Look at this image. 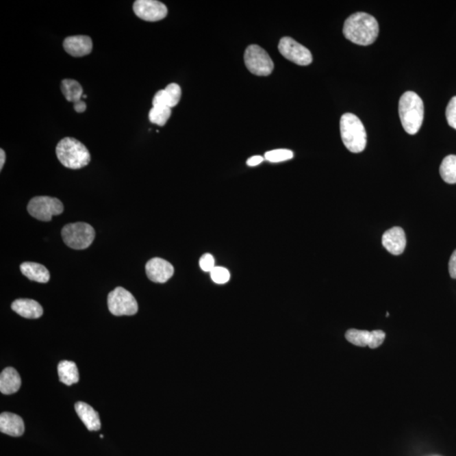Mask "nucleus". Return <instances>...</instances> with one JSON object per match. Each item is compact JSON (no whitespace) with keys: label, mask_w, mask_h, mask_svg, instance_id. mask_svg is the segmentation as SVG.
Returning a JSON list of instances; mask_svg holds the SVG:
<instances>
[{"label":"nucleus","mask_w":456,"mask_h":456,"mask_svg":"<svg viewBox=\"0 0 456 456\" xmlns=\"http://www.w3.org/2000/svg\"><path fill=\"white\" fill-rule=\"evenodd\" d=\"M293 157V152L287 149H278L267 151L265 159L268 162L277 164V162L290 160Z\"/></svg>","instance_id":"25"},{"label":"nucleus","mask_w":456,"mask_h":456,"mask_svg":"<svg viewBox=\"0 0 456 456\" xmlns=\"http://www.w3.org/2000/svg\"><path fill=\"white\" fill-rule=\"evenodd\" d=\"M95 230L85 223L68 224L62 229V238L64 244L73 249H86L92 245L95 238Z\"/></svg>","instance_id":"5"},{"label":"nucleus","mask_w":456,"mask_h":456,"mask_svg":"<svg viewBox=\"0 0 456 456\" xmlns=\"http://www.w3.org/2000/svg\"><path fill=\"white\" fill-rule=\"evenodd\" d=\"M278 49L282 56L292 63L302 66L312 63L313 56L310 51L292 38H282L279 42Z\"/></svg>","instance_id":"9"},{"label":"nucleus","mask_w":456,"mask_h":456,"mask_svg":"<svg viewBox=\"0 0 456 456\" xmlns=\"http://www.w3.org/2000/svg\"><path fill=\"white\" fill-rule=\"evenodd\" d=\"M61 90L65 99L71 103L77 104L81 101L83 97V88L78 81L72 79H64L61 82Z\"/></svg>","instance_id":"22"},{"label":"nucleus","mask_w":456,"mask_h":456,"mask_svg":"<svg viewBox=\"0 0 456 456\" xmlns=\"http://www.w3.org/2000/svg\"><path fill=\"white\" fill-rule=\"evenodd\" d=\"M448 273H450L451 277L456 280V249L452 253L450 262H448Z\"/></svg>","instance_id":"29"},{"label":"nucleus","mask_w":456,"mask_h":456,"mask_svg":"<svg viewBox=\"0 0 456 456\" xmlns=\"http://www.w3.org/2000/svg\"><path fill=\"white\" fill-rule=\"evenodd\" d=\"M21 379L19 372L12 367L3 369L0 375V392L3 394L16 393L20 390Z\"/></svg>","instance_id":"19"},{"label":"nucleus","mask_w":456,"mask_h":456,"mask_svg":"<svg viewBox=\"0 0 456 456\" xmlns=\"http://www.w3.org/2000/svg\"><path fill=\"white\" fill-rule=\"evenodd\" d=\"M440 173L445 183H456V155H450L441 164Z\"/></svg>","instance_id":"23"},{"label":"nucleus","mask_w":456,"mask_h":456,"mask_svg":"<svg viewBox=\"0 0 456 456\" xmlns=\"http://www.w3.org/2000/svg\"><path fill=\"white\" fill-rule=\"evenodd\" d=\"M211 277L216 284H225L230 280V273L226 268L216 266L211 273Z\"/></svg>","instance_id":"26"},{"label":"nucleus","mask_w":456,"mask_h":456,"mask_svg":"<svg viewBox=\"0 0 456 456\" xmlns=\"http://www.w3.org/2000/svg\"><path fill=\"white\" fill-rule=\"evenodd\" d=\"M172 108L166 107H152L149 113V119L152 124L164 126L172 114Z\"/></svg>","instance_id":"24"},{"label":"nucleus","mask_w":456,"mask_h":456,"mask_svg":"<svg viewBox=\"0 0 456 456\" xmlns=\"http://www.w3.org/2000/svg\"><path fill=\"white\" fill-rule=\"evenodd\" d=\"M74 108L75 112H77V113H84V112L86 110V104L85 101H79V103L75 104L74 105Z\"/></svg>","instance_id":"31"},{"label":"nucleus","mask_w":456,"mask_h":456,"mask_svg":"<svg viewBox=\"0 0 456 456\" xmlns=\"http://www.w3.org/2000/svg\"><path fill=\"white\" fill-rule=\"evenodd\" d=\"M64 49L70 55L81 58L92 53V40L88 36H71L64 39Z\"/></svg>","instance_id":"14"},{"label":"nucleus","mask_w":456,"mask_h":456,"mask_svg":"<svg viewBox=\"0 0 456 456\" xmlns=\"http://www.w3.org/2000/svg\"><path fill=\"white\" fill-rule=\"evenodd\" d=\"M133 10L140 19L152 23L168 16V8L164 3L155 0H137L134 3Z\"/></svg>","instance_id":"10"},{"label":"nucleus","mask_w":456,"mask_h":456,"mask_svg":"<svg viewBox=\"0 0 456 456\" xmlns=\"http://www.w3.org/2000/svg\"><path fill=\"white\" fill-rule=\"evenodd\" d=\"M29 214L42 222H49L53 216L62 214L64 205L59 199L49 197H38L29 202Z\"/></svg>","instance_id":"8"},{"label":"nucleus","mask_w":456,"mask_h":456,"mask_svg":"<svg viewBox=\"0 0 456 456\" xmlns=\"http://www.w3.org/2000/svg\"><path fill=\"white\" fill-rule=\"evenodd\" d=\"M399 114L405 131L409 135H416L421 129L425 117L423 101L417 93L407 92L401 96Z\"/></svg>","instance_id":"2"},{"label":"nucleus","mask_w":456,"mask_h":456,"mask_svg":"<svg viewBox=\"0 0 456 456\" xmlns=\"http://www.w3.org/2000/svg\"><path fill=\"white\" fill-rule=\"evenodd\" d=\"M78 417L89 431H99L101 429L99 415L90 405L82 401L75 405Z\"/></svg>","instance_id":"18"},{"label":"nucleus","mask_w":456,"mask_h":456,"mask_svg":"<svg viewBox=\"0 0 456 456\" xmlns=\"http://www.w3.org/2000/svg\"><path fill=\"white\" fill-rule=\"evenodd\" d=\"M437 456V455H436Z\"/></svg>","instance_id":"33"},{"label":"nucleus","mask_w":456,"mask_h":456,"mask_svg":"<svg viewBox=\"0 0 456 456\" xmlns=\"http://www.w3.org/2000/svg\"><path fill=\"white\" fill-rule=\"evenodd\" d=\"M379 23L371 14L357 12L347 18L344 23L343 34L355 45L368 46L376 41Z\"/></svg>","instance_id":"1"},{"label":"nucleus","mask_w":456,"mask_h":456,"mask_svg":"<svg viewBox=\"0 0 456 456\" xmlns=\"http://www.w3.org/2000/svg\"><path fill=\"white\" fill-rule=\"evenodd\" d=\"M21 273L29 280L47 283L50 280V273L48 269L41 264L35 262H24L21 266Z\"/></svg>","instance_id":"20"},{"label":"nucleus","mask_w":456,"mask_h":456,"mask_svg":"<svg viewBox=\"0 0 456 456\" xmlns=\"http://www.w3.org/2000/svg\"><path fill=\"white\" fill-rule=\"evenodd\" d=\"M200 266L205 273H211L216 267L214 257L211 253H205L200 259Z\"/></svg>","instance_id":"28"},{"label":"nucleus","mask_w":456,"mask_h":456,"mask_svg":"<svg viewBox=\"0 0 456 456\" xmlns=\"http://www.w3.org/2000/svg\"><path fill=\"white\" fill-rule=\"evenodd\" d=\"M341 136L344 146L353 153H360L367 144V134L364 125L353 114L342 116L340 122Z\"/></svg>","instance_id":"4"},{"label":"nucleus","mask_w":456,"mask_h":456,"mask_svg":"<svg viewBox=\"0 0 456 456\" xmlns=\"http://www.w3.org/2000/svg\"><path fill=\"white\" fill-rule=\"evenodd\" d=\"M446 118L448 125L456 129V97L451 99L446 108Z\"/></svg>","instance_id":"27"},{"label":"nucleus","mask_w":456,"mask_h":456,"mask_svg":"<svg viewBox=\"0 0 456 456\" xmlns=\"http://www.w3.org/2000/svg\"><path fill=\"white\" fill-rule=\"evenodd\" d=\"M58 374H59L60 381L68 386L79 382V371L74 362L61 361L58 365Z\"/></svg>","instance_id":"21"},{"label":"nucleus","mask_w":456,"mask_h":456,"mask_svg":"<svg viewBox=\"0 0 456 456\" xmlns=\"http://www.w3.org/2000/svg\"><path fill=\"white\" fill-rule=\"evenodd\" d=\"M346 338L350 343L357 346H369L372 349H378L385 339V333L380 329L368 331L351 329L346 333Z\"/></svg>","instance_id":"11"},{"label":"nucleus","mask_w":456,"mask_h":456,"mask_svg":"<svg viewBox=\"0 0 456 456\" xmlns=\"http://www.w3.org/2000/svg\"><path fill=\"white\" fill-rule=\"evenodd\" d=\"M146 273L151 281L165 283L175 274V268L164 259L153 258L147 263Z\"/></svg>","instance_id":"12"},{"label":"nucleus","mask_w":456,"mask_h":456,"mask_svg":"<svg viewBox=\"0 0 456 456\" xmlns=\"http://www.w3.org/2000/svg\"><path fill=\"white\" fill-rule=\"evenodd\" d=\"M5 152L3 149L0 150V170L3 169V165L5 164Z\"/></svg>","instance_id":"32"},{"label":"nucleus","mask_w":456,"mask_h":456,"mask_svg":"<svg viewBox=\"0 0 456 456\" xmlns=\"http://www.w3.org/2000/svg\"><path fill=\"white\" fill-rule=\"evenodd\" d=\"M382 244L392 255H401L407 246V238L403 228L394 227L386 231L382 237Z\"/></svg>","instance_id":"13"},{"label":"nucleus","mask_w":456,"mask_h":456,"mask_svg":"<svg viewBox=\"0 0 456 456\" xmlns=\"http://www.w3.org/2000/svg\"><path fill=\"white\" fill-rule=\"evenodd\" d=\"M264 160L265 159L262 155H253V157L248 159L247 164L249 166H255L262 164Z\"/></svg>","instance_id":"30"},{"label":"nucleus","mask_w":456,"mask_h":456,"mask_svg":"<svg viewBox=\"0 0 456 456\" xmlns=\"http://www.w3.org/2000/svg\"><path fill=\"white\" fill-rule=\"evenodd\" d=\"M244 63L252 74L268 76L273 73L274 63L265 49L258 45L249 46L244 53Z\"/></svg>","instance_id":"7"},{"label":"nucleus","mask_w":456,"mask_h":456,"mask_svg":"<svg viewBox=\"0 0 456 456\" xmlns=\"http://www.w3.org/2000/svg\"><path fill=\"white\" fill-rule=\"evenodd\" d=\"M182 90L179 85L171 83L164 90H158L152 100L153 107H175L179 103Z\"/></svg>","instance_id":"15"},{"label":"nucleus","mask_w":456,"mask_h":456,"mask_svg":"<svg viewBox=\"0 0 456 456\" xmlns=\"http://www.w3.org/2000/svg\"><path fill=\"white\" fill-rule=\"evenodd\" d=\"M107 307L115 316H134L138 312V303L135 296L126 289L116 288L107 296Z\"/></svg>","instance_id":"6"},{"label":"nucleus","mask_w":456,"mask_h":456,"mask_svg":"<svg viewBox=\"0 0 456 456\" xmlns=\"http://www.w3.org/2000/svg\"><path fill=\"white\" fill-rule=\"evenodd\" d=\"M0 431L12 437H20L25 432L23 419L12 412H3L0 415Z\"/></svg>","instance_id":"16"},{"label":"nucleus","mask_w":456,"mask_h":456,"mask_svg":"<svg viewBox=\"0 0 456 456\" xmlns=\"http://www.w3.org/2000/svg\"><path fill=\"white\" fill-rule=\"evenodd\" d=\"M12 309L19 316L25 318H38L43 314L42 307L32 299H17L12 304Z\"/></svg>","instance_id":"17"},{"label":"nucleus","mask_w":456,"mask_h":456,"mask_svg":"<svg viewBox=\"0 0 456 456\" xmlns=\"http://www.w3.org/2000/svg\"><path fill=\"white\" fill-rule=\"evenodd\" d=\"M56 155L61 164L67 168L81 169L90 162L88 148L81 141L71 137H66L58 143Z\"/></svg>","instance_id":"3"}]
</instances>
